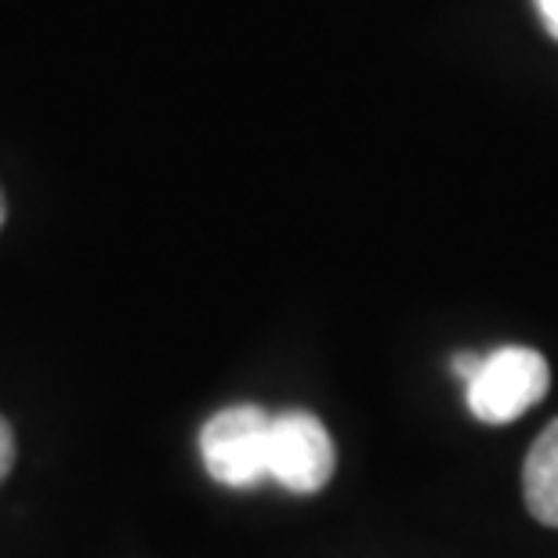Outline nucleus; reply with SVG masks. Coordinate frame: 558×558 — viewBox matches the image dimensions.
Masks as SVG:
<instances>
[{"instance_id": "nucleus-5", "label": "nucleus", "mask_w": 558, "mask_h": 558, "mask_svg": "<svg viewBox=\"0 0 558 558\" xmlns=\"http://www.w3.org/2000/svg\"><path fill=\"white\" fill-rule=\"evenodd\" d=\"M11 464H15V432H11L8 417H0V483L8 478Z\"/></svg>"}, {"instance_id": "nucleus-8", "label": "nucleus", "mask_w": 558, "mask_h": 558, "mask_svg": "<svg viewBox=\"0 0 558 558\" xmlns=\"http://www.w3.org/2000/svg\"><path fill=\"white\" fill-rule=\"evenodd\" d=\"M4 218H8V207H4V193H0V226H4Z\"/></svg>"}, {"instance_id": "nucleus-2", "label": "nucleus", "mask_w": 558, "mask_h": 558, "mask_svg": "<svg viewBox=\"0 0 558 558\" xmlns=\"http://www.w3.org/2000/svg\"><path fill=\"white\" fill-rule=\"evenodd\" d=\"M269 424L262 407H226L199 428V457L221 486L247 489L269 475Z\"/></svg>"}, {"instance_id": "nucleus-1", "label": "nucleus", "mask_w": 558, "mask_h": 558, "mask_svg": "<svg viewBox=\"0 0 558 558\" xmlns=\"http://www.w3.org/2000/svg\"><path fill=\"white\" fill-rule=\"evenodd\" d=\"M551 366L537 349L505 344L483 355L472 381H464L468 410L483 424H508L548 396Z\"/></svg>"}, {"instance_id": "nucleus-7", "label": "nucleus", "mask_w": 558, "mask_h": 558, "mask_svg": "<svg viewBox=\"0 0 558 558\" xmlns=\"http://www.w3.org/2000/svg\"><path fill=\"white\" fill-rule=\"evenodd\" d=\"M533 4H537V15L544 22V29L558 40V0H533Z\"/></svg>"}, {"instance_id": "nucleus-3", "label": "nucleus", "mask_w": 558, "mask_h": 558, "mask_svg": "<svg viewBox=\"0 0 558 558\" xmlns=\"http://www.w3.org/2000/svg\"><path fill=\"white\" fill-rule=\"evenodd\" d=\"M338 453L330 432L305 410H287L269 424V475L290 494H319L330 483Z\"/></svg>"}, {"instance_id": "nucleus-4", "label": "nucleus", "mask_w": 558, "mask_h": 558, "mask_svg": "<svg viewBox=\"0 0 558 558\" xmlns=\"http://www.w3.org/2000/svg\"><path fill=\"white\" fill-rule=\"evenodd\" d=\"M522 494L530 515L558 530V417L537 435L522 464Z\"/></svg>"}, {"instance_id": "nucleus-6", "label": "nucleus", "mask_w": 558, "mask_h": 558, "mask_svg": "<svg viewBox=\"0 0 558 558\" xmlns=\"http://www.w3.org/2000/svg\"><path fill=\"white\" fill-rule=\"evenodd\" d=\"M478 363H483V355H475V352H457V355H453V374L461 377V381H472V374L478 371Z\"/></svg>"}]
</instances>
